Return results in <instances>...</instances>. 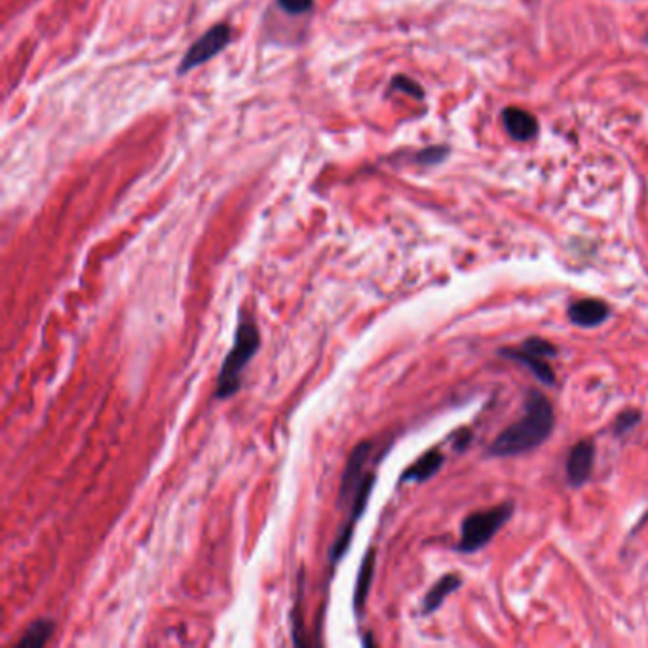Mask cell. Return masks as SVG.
Instances as JSON below:
<instances>
[{
    "mask_svg": "<svg viewBox=\"0 0 648 648\" xmlns=\"http://www.w3.org/2000/svg\"><path fill=\"white\" fill-rule=\"evenodd\" d=\"M392 90H401L405 94L413 95L416 99H423V87L419 86L415 81H411L408 76H396L392 82Z\"/></svg>",
    "mask_w": 648,
    "mask_h": 648,
    "instance_id": "9a60e30c",
    "label": "cell"
},
{
    "mask_svg": "<svg viewBox=\"0 0 648 648\" xmlns=\"http://www.w3.org/2000/svg\"><path fill=\"white\" fill-rule=\"evenodd\" d=\"M639 421H641L639 411H626L616 419V432L624 434V432L632 431L635 424H639Z\"/></svg>",
    "mask_w": 648,
    "mask_h": 648,
    "instance_id": "e0dca14e",
    "label": "cell"
},
{
    "mask_svg": "<svg viewBox=\"0 0 648 648\" xmlns=\"http://www.w3.org/2000/svg\"><path fill=\"white\" fill-rule=\"evenodd\" d=\"M444 153L445 149H441V146H434V149H428V151H423V153L419 154V161L424 162V164H434V162L444 158Z\"/></svg>",
    "mask_w": 648,
    "mask_h": 648,
    "instance_id": "ac0fdd59",
    "label": "cell"
},
{
    "mask_svg": "<svg viewBox=\"0 0 648 648\" xmlns=\"http://www.w3.org/2000/svg\"><path fill=\"white\" fill-rule=\"evenodd\" d=\"M444 464V455L432 449V451L423 455L421 459L416 460L413 467L409 468L408 472H403L401 481H426L431 480L432 475L439 472V468Z\"/></svg>",
    "mask_w": 648,
    "mask_h": 648,
    "instance_id": "30bf717a",
    "label": "cell"
},
{
    "mask_svg": "<svg viewBox=\"0 0 648 648\" xmlns=\"http://www.w3.org/2000/svg\"><path fill=\"white\" fill-rule=\"evenodd\" d=\"M373 444L372 441H362V444L354 447V451L350 452L349 462L344 468L343 483H341V503L344 500H352L356 495L360 483L364 480V467L369 455H372Z\"/></svg>",
    "mask_w": 648,
    "mask_h": 648,
    "instance_id": "8992f818",
    "label": "cell"
},
{
    "mask_svg": "<svg viewBox=\"0 0 648 648\" xmlns=\"http://www.w3.org/2000/svg\"><path fill=\"white\" fill-rule=\"evenodd\" d=\"M503 125L516 141H531L540 131L537 117L519 107H506L503 110Z\"/></svg>",
    "mask_w": 648,
    "mask_h": 648,
    "instance_id": "ba28073f",
    "label": "cell"
},
{
    "mask_svg": "<svg viewBox=\"0 0 648 648\" xmlns=\"http://www.w3.org/2000/svg\"><path fill=\"white\" fill-rule=\"evenodd\" d=\"M54 634V622L48 618H40L31 624L30 629L23 634L22 639L17 641V647L38 648L44 647L50 641Z\"/></svg>",
    "mask_w": 648,
    "mask_h": 648,
    "instance_id": "4fadbf2b",
    "label": "cell"
},
{
    "mask_svg": "<svg viewBox=\"0 0 648 648\" xmlns=\"http://www.w3.org/2000/svg\"><path fill=\"white\" fill-rule=\"evenodd\" d=\"M228 43H231V27L226 23H219V25L208 31L204 37L198 38L197 43L190 46V50L182 58L177 73H189L190 69L202 66L208 59L217 56L219 51H223Z\"/></svg>",
    "mask_w": 648,
    "mask_h": 648,
    "instance_id": "5b68a950",
    "label": "cell"
},
{
    "mask_svg": "<svg viewBox=\"0 0 648 648\" xmlns=\"http://www.w3.org/2000/svg\"><path fill=\"white\" fill-rule=\"evenodd\" d=\"M373 570H375V552L369 550L365 555L360 573H357L356 590H354V611L360 612L364 609L369 598V588L373 582Z\"/></svg>",
    "mask_w": 648,
    "mask_h": 648,
    "instance_id": "8fae6325",
    "label": "cell"
},
{
    "mask_svg": "<svg viewBox=\"0 0 648 648\" xmlns=\"http://www.w3.org/2000/svg\"><path fill=\"white\" fill-rule=\"evenodd\" d=\"M593 460H596V445L590 439L576 444L567 457V478L570 485L580 487L586 481L590 480L591 470H593Z\"/></svg>",
    "mask_w": 648,
    "mask_h": 648,
    "instance_id": "52a82bcc",
    "label": "cell"
},
{
    "mask_svg": "<svg viewBox=\"0 0 648 648\" xmlns=\"http://www.w3.org/2000/svg\"><path fill=\"white\" fill-rule=\"evenodd\" d=\"M554 408L542 392L532 390L527 398L525 415L518 423L511 424L496 437L495 444L488 447L493 457H516L532 451L546 441L554 432Z\"/></svg>",
    "mask_w": 648,
    "mask_h": 648,
    "instance_id": "6da1fadb",
    "label": "cell"
},
{
    "mask_svg": "<svg viewBox=\"0 0 648 648\" xmlns=\"http://www.w3.org/2000/svg\"><path fill=\"white\" fill-rule=\"evenodd\" d=\"M460 584H462V578L459 575H445L439 582L434 584V588L424 598V612L437 611L452 591L459 590Z\"/></svg>",
    "mask_w": 648,
    "mask_h": 648,
    "instance_id": "7c38bea8",
    "label": "cell"
},
{
    "mask_svg": "<svg viewBox=\"0 0 648 648\" xmlns=\"http://www.w3.org/2000/svg\"><path fill=\"white\" fill-rule=\"evenodd\" d=\"M259 346H261V335L256 321L241 314L236 335H234L233 349L226 354L225 362L219 372L217 385H215L217 400H226L240 390L241 373L254 360Z\"/></svg>",
    "mask_w": 648,
    "mask_h": 648,
    "instance_id": "7a4b0ae2",
    "label": "cell"
},
{
    "mask_svg": "<svg viewBox=\"0 0 648 648\" xmlns=\"http://www.w3.org/2000/svg\"><path fill=\"white\" fill-rule=\"evenodd\" d=\"M511 514H514V504L508 503L468 516L460 529V552L472 554L487 546L496 532L500 531V527L511 518Z\"/></svg>",
    "mask_w": 648,
    "mask_h": 648,
    "instance_id": "3957f363",
    "label": "cell"
},
{
    "mask_svg": "<svg viewBox=\"0 0 648 648\" xmlns=\"http://www.w3.org/2000/svg\"><path fill=\"white\" fill-rule=\"evenodd\" d=\"M609 306L603 301L582 299L568 306V320L578 328H598L609 318Z\"/></svg>",
    "mask_w": 648,
    "mask_h": 648,
    "instance_id": "9c48e42d",
    "label": "cell"
},
{
    "mask_svg": "<svg viewBox=\"0 0 648 648\" xmlns=\"http://www.w3.org/2000/svg\"><path fill=\"white\" fill-rule=\"evenodd\" d=\"M500 354L518 364L527 365L539 377L540 382H544L547 387L555 385V373L552 365L547 364V357H554L557 350L544 339L532 337L527 339L519 349L503 350Z\"/></svg>",
    "mask_w": 648,
    "mask_h": 648,
    "instance_id": "277c9868",
    "label": "cell"
},
{
    "mask_svg": "<svg viewBox=\"0 0 648 648\" xmlns=\"http://www.w3.org/2000/svg\"><path fill=\"white\" fill-rule=\"evenodd\" d=\"M278 4L290 15H303L313 8L314 0H278Z\"/></svg>",
    "mask_w": 648,
    "mask_h": 648,
    "instance_id": "2e32d148",
    "label": "cell"
},
{
    "mask_svg": "<svg viewBox=\"0 0 648 648\" xmlns=\"http://www.w3.org/2000/svg\"><path fill=\"white\" fill-rule=\"evenodd\" d=\"M352 534H354V525H344L343 529H341V532H339V537H337L335 542H333V546H331V550H329V557H331V562L337 563L343 559L344 554H346V550H349Z\"/></svg>",
    "mask_w": 648,
    "mask_h": 648,
    "instance_id": "5bb4252c",
    "label": "cell"
}]
</instances>
